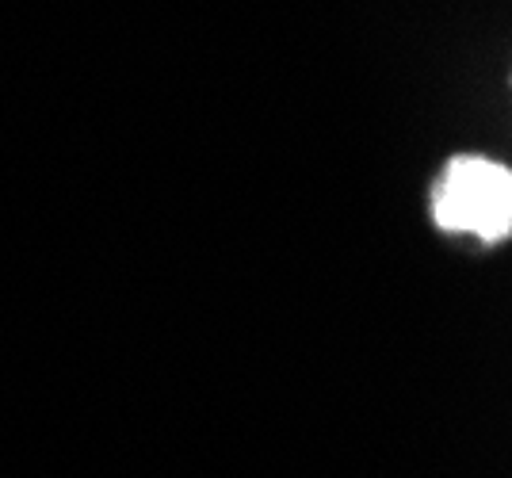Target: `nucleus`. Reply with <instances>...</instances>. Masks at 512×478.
I'll list each match as a JSON object with an SVG mask.
<instances>
[{"label": "nucleus", "instance_id": "nucleus-1", "mask_svg": "<svg viewBox=\"0 0 512 478\" xmlns=\"http://www.w3.org/2000/svg\"><path fill=\"white\" fill-rule=\"evenodd\" d=\"M432 218L448 234H474L486 245L512 230V176L490 157H451L432 188Z\"/></svg>", "mask_w": 512, "mask_h": 478}]
</instances>
